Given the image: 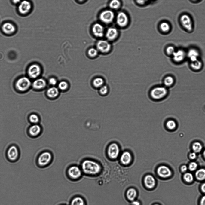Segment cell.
<instances>
[{
	"label": "cell",
	"instance_id": "cell-12",
	"mask_svg": "<svg viewBox=\"0 0 205 205\" xmlns=\"http://www.w3.org/2000/svg\"><path fill=\"white\" fill-rule=\"evenodd\" d=\"M82 170L77 165L70 166L68 170V174L71 178L77 179L79 178L82 175Z\"/></svg>",
	"mask_w": 205,
	"mask_h": 205
},
{
	"label": "cell",
	"instance_id": "cell-18",
	"mask_svg": "<svg viewBox=\"0 0 205 205\" xmlns=\"http://www.w3.org/2000/svg\"><path fill=\"white\" fill-rule=\"evenodd\" d=\"M46 85V83L45 81L42 78H37L35 79L32 84L33 88L36 90L43 89Z\"/></svg>",
	"mask_w": 205,
	"mask_h": 205
},
{
	"label": "cell",
	"instance_id": "cell-37",
	"mask_svg": "<svg viewBox=\"0 0 205 205\" xmlns=\"http://www.w3.org/2000/svg\"><path fill=\"white\" fill-rule=\"evenodd\" d=\"M98 51L97 49L91 48L88 50V53L90 56L91 57H94L96 56L98 54Z\"/></svg>",
	"mask_w": 205,
	"mask_h": 205
},
{
	"label": "cell",
	"instance_id": "cell-13",
	"mask_svg": "<svg viewBox=\"0 0 205 205\" xmlns=\"http://www.w3.org/2000/svg\"><path fill=\"white\" fill-rule=\"evenodd\" d=\"M129 19L127 14L123 12H120L117 14L116 18V22L119 27H124L128 24Z\"/></svg>",
	"mask_w": 205,
	"mask_h": 205
},
{
	"label": "cell",
	"instance_id": "cell-10",
	"mask_svg": "<svg viewBox=\"0 0 205 205\" xmlns=\"http://www.w3.org/2000/svg\"><path fill=\"white\" fill-rule=\"evenodd\" d=\"M91 31L94 36L97 38H101L104 35V28L101 23H95L92 26Z\"/></svg>",
	"mask_w": 205,
	"mask_h": 205
},
{
	"label": "cell",
	"instance_id": "cell-8",
	"mask_svg": "<svg viewBox=\"0 0 205 205\" xmlns=\"http://www.w3.org/2000/svg\"><path fill=\"white\" fill-rule=\"evenodd\" d=\"M96 47L99 51L104 54L109 53L111 52L112 48V46L109 41L102 39L97 41Z\"/></svg>",
	"mask_w": 205,
	"mask_h": 205
},
{
	"label": "cell",
	"instance_id": "cell-27",
	"mask_svg": "<svg viewBox=\"0 0 205 205\" xmlns=\"http://www.w3.org/2000/svg\"><path fill=\"white\" fill-rule=\"evenodd\" d=\"M70 205H85L84 199L79 196L76 197L72 200Z\"/></svg>",
	"mask_w": 205,
	"mask_h": 205
},
{
	"label": "cell",
	"instance_id": "cell-5",
	"mask_svg": "<svg viewBox=\"0 0 205 205\" xmlns=\"http://www.w3.org/2000/svg\"><path fill=\"white\" fill-rule=\"evenodd\" d=\"M27 72L28 77L31 79H35L37 78L41 75V69L38 64L33 63L29 66Z\"/></svg>",
	"mask_w": 205,
	"mask_h": 205
},
{
	"label": "cell",
	"instance_id": "cell-50",
	"mask_svg": "<svg viewBox=\"0 0 205 205\" xmlns=\"http://www.w3.org/2000/svg\"><path fill=\"white\" fill-rule=\"evenodd\" d=\"M77 0L80 2H84L85 0Z\"/></svg>",
	"mask_w": 205,
	"mask_h": 205
},
{
	"label": "cell",
	"instance_id": "cell-4",
	"mask_svg": "<svg viewBox=\"0 0 205 205\" xmlns=\"http://www.w3.org/2000/svg\"><path fill=\"white\" fill-rule=\"evenodd\" d=\"M52 158L53 155L50 152L48 151H44L39 155L38 158V164L41 167H45L50 163Z\"/></svg>",
	"mask_w": 205,
	"mask_h": 205
},
{
	"label": "cell",
	"instance_id": "cell-47",
	"mask_svg": "<svg viewBox=\"0 0 205 205\" xmlns=\"http://www.w3.org/2000/svg\"><path fill=\"white\" fill-rule=\"evenodd\" d=\"M13 2L15 4H19L21 2V0H12Z\"/></svg>",
	"mask_w": 205,
	"mask_h": 205
},
{
	"label": "cell",
	"instance_id": "cell-46",
	"mask_svg": "<svg viewBox=\"0 0 205 205\" xmlns=\"http://www.w3.org/2000/svg\"><path fill=\"white\" fill-rule=\"evenodd\" d=\"M187 170V167L186 165H183L181 168V170L182 172H185Z\"/></svg>",
	"mask_w": 205,
	"mask_h": 205
},
{
	"label": "cell",
	"instance_id": "cell-15",
	"mask_svg": "<svg viewBox=\"0 0 205 205\" xmlns=\"http://www.w3.org/2000/svg\"><path fill=\"white\" fill-rule=\"evenodd\" d=\"M187 57L189 62H192L200 59V53L197 48L191 47L186 51Z\"/></svg>",
	"mask_w": 205,
	"mask_h": 205
},
{
	"label": "cell",
	"instance_id": "cell-41",
	"mask_svg": "<svg viewBox=\"0 0 205 205\" xmlns=\"http://www.w3.org/2000/svg\"><path fill=\"white\" fill-rule=\"evenodd\" d=\"M197 165L195 162H192L190 163L189 166V168L191 171L195 170L197 167Z\"/></svg>",
	"mask_w": 205,
	"mask_h": 205
},
{
	"label": "cell",
	"instance_id": "cell-38",
	"mask_svg": "<svg viewBox=\"0 0 205 205\" xmlns=\"http://www.w3.org/2000/svg\"><path fill=\"white\" fill-rule=\"evenodd\" d=\"M184 180L188 182H191L193 180V177L191 173H185L184 175Z\"/></svg>",
	"mask_w": 205,
	"mask_h": 205
},
{
	"label": "cell",
	"instance_id": "cell-26",
	"mask_svg": "<svg viewBox=\"0 0 205 205\" xmlns=\"http://www.w3.org/2000/svg\"><path fill=\"white\" fill-rule=\"evenodd\" d=\"M59 91L58 89L55 87H50L47 90V93L48 97L51 98L56 97L58 95Z\"/></svg>",
	"mask_w": 205,
	"mask_h": 205
},
{
	"label": "cell",
	"instance_id": "cell-51",
	"mask_svg": "<svg viewBox=\"0 0 205 205\" xmlns=\"http://www.w3.org/2000/svg\"><path fill=\"white\" fill-rule=\"evenodd\" d=\"M203 154L204 157L205 158V150H204V151L203 152Z\"/></svg>",
	"mask_w": 205,
	"mask_h": 205
},
{
	"label": "cell",
	"instance_id": "cell-21",
	"mask_svg": "<svg viewBox=\"0 0 205 205\" xmlns=\"http://www.w3.org/2000/svg\"><path fill=\"white\" fill-rule=\"evenodd\" d=\"M176 79L172 75H169L165 76L163 80V85L168 88L173 87L175 84Z\"/></svg>",
	"mask_w": 205,
	"mask_h": 205
},
{
	"label": "cell",
	"instance_id": "cell-23",
	"mask_svg": "<svg viewBox=\"0 0 205 205\" xmlns=\"http://www.w3.org/2000/svg\"><path fill=\"white\" fill-rule=\"evenodd\" d=\"M145 186L148 188H153L155 185V180L154 177L151 175H147L144 179Z\"/></svg>",
	"mask_w": 205,
	"mask_h": 205
},
{
	"label": "cell",
	"instance_id": "cell-17",
	"mask_svg": "<svg viewBox=\"0 0 205 205\" xmlns=\"http://www.w3.org/2000/svg\"><path fill=\"white\" fill-rule=\"evenodd\" d=\"M19 152L17 147L14 145L11 146L7 151V156L11 161H14L17 158Z\"/></svg>",
	"mask_w": 205,
	"mask_h": 205
},
{
	"label": "cell",
	"instance_id": "cell-30",
	"mask_svg": "<svg viewBox=\"0 0 205 205\" xmlns=\"http://www.w3.org/2000/svg\"><path fill=\"white\" fill-rule=\"evenodd\" d=\"M195 176L197 179L202 180L205 179V169H201L197 170L196 172Z\"/></svg>",
	"mask_w": 205,
	"mask_h": 205
},
{
	"label": "cell",
	"instance_id": "cell-44",
	"mask_svg": "<svg viewBox=\"0 0 205 205\" xmlns=\"http://www.w3.org/2000/svg\"><path fill=\"white\" fill-rule=\"evenodd\" d=\"M136 1L138 4L140 5H143L146 2L144 0H136Z\"/></svg>",
	"mask_w": 205,
	"mask_h": 205
},
{
	"label": "cell",
	"instance_id": "cell-11",
	"mask_svg": "<svg viewBox=\"0 0 205 205\" xmlns=\"http://www.w3.org/2000/svg\"><path fill=\"white\" fill-rule=\"evenodd\" d=\"M107 153L110 158L112 159L116 158L119 153V148L118 144L115 143L110 144L108 148Z\"/></svg>",
	"mask_w": 205,
	"mask_h": 205
},
{
	"label": "cell",
	"instance_id": "cell-49",
	"mask_svg": "<svg viewBox=\"0 0 205 205\" xmlns=\"http://www.w3.org/2000/svg\"><path fill=\"white\" fill-rule=\"evenodd\" d=\"M201 189L202 191L205 193V183L203 184L201 186Z\"/></svg>",
	"mask_w": 205,
	"mask_h": 205
},
{
	"label": "cell",
	"instance_id": "cell-14",
	"mask_svg": "<svg viewBox=\"0 0 205 205\" xmlns=\"http://www.w3.org/2000/svg\"><path fill=\"white\" fill-rule=\"evenodd\" d=\"M32 5L30 2L28 0H24L20 3L18 7V10L19 13L22 14H28L31 11Z\"/></svg>",
	"mask_w": 205,
	"mask_h": 205
},
{
	"label": "cell",
	"instance_id": "cell-24",
	"mask_svg": "<svg viewBox=\"0 0 205 205\" xmlns=\"http://www.w3.org/2000/svg\"><path fill=\"white\" fill-rule=\"evenodd\" d=\"M132 159V156L130 152L125 151L121 154L120 157V161L124 164H128L130 163Z\"/></svg>",
	"mask_w": 205,
	"mask_h": 205
},
{
	"label": "cell",
	"instance_id": "cell-31",
	"mask_svg": "<svg viewBox=\"0 0 205 205\" xmlns=\"http://www.w3.org/2000/svg\"><path fill=\"white\" fill-rule=\"evenodd\" d=\"M104 79L101 77H97L93 81V84L95 87L100 88L104 84Z\"/></svg>",
	"mask_w": 205,
	"mask_h": 205
},
{
	"label": "cell",
	"instance_id": "cell-33",
	"mask_svg": "<svg viewBox=\"0 0 205 205\" xmlns=\"http://www.w3.org/2000/svg\"><path fill=\"white\" fill-rule=\"evenodd\" d=\"M160 28L163 32H166L170 31V25L168 23L166 22H163L161 23Z\"/></svg>",
	"mask_w": 205,
	"mask_h": 205
},
{
	"label": "cell",
	"instance_id": "cell-40",
	"mask_svg": "<svg viewBox=\"0 0 205 205\" xmlns=\"http://www.w3.org/2000/svg\"><path fill=\"white\" fill-rule=\"evenodd\" d=\"M167 127L169 129H173L176 127V124L173 120L168 121L166 124Z\"/></svg>",
	"mask_w": 205,
	"mask_h": 205
},
{
	"label": "cell",
	"instance_id": "cell-36",
	"mask_svg": "<svg viewBox=\"0 0 205 205\" xmlns=\"http://www.w3.org/2000/svg\"><path fill=\"white\" fill-rule=\"evenodd\" d=\"M109 91L108 86L105 85H104L100 88L99 92L102 95H105L107 94Z\"/></svg>",
	"mask_w": 205,
	"mask_h": 205
},
{
	"label": "cell",
	"instance_id": "cell-45",
	"mask_svg": "<svg viewBox=\"0 0 205 205\" xmlns=\"http://www.w3.org/2000/svg\"><path fill=\"white\" fill-rule=\"evenodd\" d=\"M200 205H205V195L203 196L201 199Z\"/></svg>",
	"mask_w": 205,
	"mask_h": 205
},
{
	"label": "cell",
	"instance_id": "cell-20",
	"mask_svg": "<svg viewBox=\"0 0 205 205\" xmlns=\"http://www.w3.org/2000/svg\"><path fill=\"white\" fill-rule=\"evenodd\" d=\"M203 64L201 60L199 59L196 60L189 62V66L191 69L194 72H198L202 69Z\"/></svg>",
	"mask_w": 205,
	"mask_h": 205
},
{
	"label": "cell",
	"instance_id": "cell-34",
	"mask_svg": "<svg viewBox=\"0 0 205 205\" xmlns=\"http://www.w3.org/2000/svg\"><path fill=\"white\" fill-rule=\"evenodd\" d=\"M202 145L199 142H195L192 145V149L195 152H200L202 150Z\"/></svg>",
	"mask_w": 205,
	"mask_h": 205
},
{
	"label": "cell",
	"instance_id": "cell-7",
	"mask_svg": "<svg viewBox=\"0 0 205 205\" xmlns=\"http://www.w3.org/2000/svg\"><path fill=\"white\" fill-rule=\"evenodd\" d=\"M115 14L110 10H106L102 11L99 14V18L103 23L108 24L112 23L114 18Z\"/></svg>",
	"mask_w": 205,
	"mask_h": 205
},
{
	"label": "cell",
	"instance_id": "cell-42",
	"mask_svg": "<svg viewBox=\"0 0 205 205\" xmlns=\"http://www.w3.org/2000/svg\"><path fill=\"white\" fill-rule=\"evenodd\" d=\"M49 83L50 84L54 85L56 84L57 81L55 78H51L49 80Z\"/></svg>",
	"mask_w": 205,
	"mask_h": 205
},
{
	"label": "cell",
	"instance_id": "cell-52",
	"mask_svg": "<svg viewBox=\"0 0 205 205\" xmlns=\"http://www.w3.org/2000/svg\"><path fill=\"white\" fill-rule=\"evenodd\" d=\"M144 0L146 2L148 0Z\"/></svg>",
	"mask_w": 205,
	"mask_h": 205
},
{
	"label": "cell",
	"instance_id": "cell-9",
	"mask_svg": "<svg viewBox=\"0 0 205 205\" xmlns=\"http://www.w3.org/2000/svg\"><path fill=\"white\" fill-rule=\"evenodd\" d=\"M180 20L181 25L185 29L189 32L192 31L193 29L192 21L189 15L186 14L182 15Z\"/></svg>",
	"mask_w": 205,
	"mask_h": 205
},
{
	"label": "cell",
	"instance_id": "cell-32",
	"mask_svg": "<svg viewBox=\"0 0 205 205\" xmlns=\"http://www.w3.org/2000/svg\"><path fill=\"white\" fill-rule=\"evenodd\" d=\"M176 50V49L174 46L170 45L166 48L165 50V53L166 55L171 57Z\"/></svg>",
	"mask_w": 205,
	"mask_h": 205
},
{
	"label": "cell",
	"instance_id": "cell-54",
	"mask_svg": "<svg viewBox=\"0 0 205 205\" xmlns=\"http://www.w3.org/2000/svg\"><path fill=\"white\" fill-rule=\"evenodd\" d=\"M158 205V204H155V205Z\"/></svg>",
	"mask_w": 205,
	"mask_h": 205
},
{
	"label": "cell",
	"instance_id": "cell-48",
	"mask_svg": "<svg viewBox=\"0 0 205 205\" xmlns=\"http://www.w3.org/2000/svg\"><path fill=\"white\" fill-rule=\"evenodd\" d=\"M132 205H140V203L137 201H133L132 203Z\"/></svg>",
	"mask_w": 205,
	"mask_h": 205
},
{
	"label": "cell",
	"instance_id": "cell-2",
	"mask_svg": "<svg viewBox=\"0 0 205 205\" xmlns=\"http://www.w3.org/2000/svg\"><path fill=\"white\" fill-rule=\"evenodd\" d=\"M30 78L25 76L19 77L15 81L14 87L17 91L24 93L28 91L32 86Z\"/></svg>",
	"mask_w": 205,
	"mask_h": 205
},
{
	"label": "cell",
	"instance_id": "cell-3",
	"mask_svg": "<svg viewBox=\"0 0 205 205\" xmlns=\"http://www.w3.org/2000/svg\"><path fill=\"white\" fill-rule=\"evenodd\" d=\"M169 94L168 88L164 86L155 87L151 89L149 94L151 97L155 100H159L166 97Z\"/></svg>",
	"mask_w": 205,
	"mask_h": 205
},
{
	"label": "cell",
	"instance_id": "cell-1",
	"mask_svg": "<svg viewBox=\"0 0 205 205\" xmlns=\"http://www.w3.org/2000/svg\"><path fill=\"white\" fill-rule=\"evenodd\" d=\"M81 169L85 174L94 175L98 174L101 170L100 164L96 161L91 159H87L81 162Z\"/></svg>",
	"mask_w": 205,
	"mask_h": 205
},
{
	"label": "cell",
	"instance_id": "cell-39",
	"mask_svg": "<svg viewBox=\"0 0 205 205\" xmlns=\"http://www.w3.org/2000/svg\"><path fill=\"white\" fill-rule=\"evenodd\" d=\"M58 86L60 89L64 90L68 88V84L66 81H62L59 83Z\"/></svg>",
	"mask_w": 205,
	"mask_h": 205
},
{
	"label": "cell",
	"instance_id": "cell-53",
	"mask_svg": "<svg viewBox=\"0 0 205 205\" xmlns=\"http://www.w3.org/2000/svg\"><path fill=\"white\" fill-rule=\"evenodd\" d=\"M192 0L194 1H197L198 0Z\"/></svg>",
	"mask_w": 205,
	"mask_h": 205
},
{
	"label": "cell",
	"instance_id": "cell-16",
	"mask_svg": "<svg viewBox=\"0 0 205 205\" xmlns=\"http://www.w3.org/2000/svg\"><path fill=\"white\" fill-rule=\"evenodd\" d=\"M118 32L116 28L110 27L107 29L105 36L107 40L109 41H114L118 36Z\"/></svg>",
	"mask_w": 205,
	"mask_h": 205
},
{
	"label": "cell",
	"instance_id": "cell-25",
	"mask_svg": "<svg viewBox=\"0 0 205 205\" xmlns=\"http://www.w3.org/2000/svg\"><path fill=\"white\" fill-rule=\"evenodd\" d=\"M41 131V128L40 125L35 124L32 126L29 129V133L32 136H36L38 135Z\"/></svg>",
	"mask_w": 205,
	"mask_h": 205
},
{
	"label": "cell",
	"instance_id": "cell-43",
	"mask_svg": "<svg viewBox=\"0 0 205 205\" xmlns=\"http://www.w3.org/2000/svg\"><path fill=\"white\" fill-rule=\"evenodd\" d=\"M196 154L195 152L191 153L189 155L190 158L192 159H195L196 158Z\"/></svg>",
	"mask_w": 205,
	"mask_h": 205
},
{
	"label": "cell",
	"instance_id": "cell-35",
	"mask_svg": "<svg viewBox=\"0 0 205 205\" xmlns=\"http://www.w3.org/2000/svg\"><path fill=\"white\" fill-rule=\"evenodd\" d=\"M29 120L31 123L36 124L39 121V119L37 115L35 114H32L29 117Z\"/></svg>",
	"mask_w": 205,
	"mask_h": 205
},
{
	"label": "cell",
	"instance_id": "cell-6",
	"mask_svg": "<svg viewBox=\"0 0 205 205\" xmlns=\"http://www.w3.org/2000/svg\"><path fill=\"white\" fill-rule=\"evenodd\" d=\"M171 57L174 63H181L187 58L186 51L181 48L176 49Z\"/></svg>",
	"mask_w": 205,
	"mask_h": 205
},
{
	"label": "cell",
	"instance_id": "cell-19",
	"mask_svg": "<svg viewBox=\"0 0 205 205\" xmlns=\"http://www.w3.org/2000/svg\"><path fill=\"white\" fill-rule=\"evenodd\" d=\"M2 29L3 32L7 35L13 34L16 30V28L14 25L9 22L4 23L2 26Z\"/></svg>",
	"mask_w": 205,
	"mask_h": 205
},
{
	"label": "cell",
	"instance_id": "cell-22",
	"mask_svg": "<svg viewBox=\"0 0 205 205\" xmlns=\"http://www.w3.org/2000/svg\"><path fill=\"white\" fill-rule=\"evenodd\" d=\"M157 171L158 175L163 178L169 177L172 174L171 171L170 169L165 166H161L159 167Z\"/></svg>",
	"mask_w": 205,
	"mask_h": 205
},
{
	"label": "cell",
	"instance_id": "cell-29",
	"mask_svg": "<svg viewBox=\"0 0 205 205\" xmlns=\"http://www.w3.org/2000/svg\"><path fill=\"white\" fill-rule=\"evenodd\" d=\"M121 6V2L119 0H112L109 4V8L113 9H118Z\"/></svg>",
	"mask_w": 205,
	"mask_h": 205
},
{
	"label": "cell",
	"instance_id": "cell-28",
	"mask_svg": "<svg viewBox=\"0 0 205 205\" xmlns=\"http://www.w3.org/2000/svg\"><path fill=\"white\" fill-rule=\"evenodd\" d=\"M136 195V191L133 188L128 189L127 192V198L131 201L134 200Z\"/></svg>",
	"mask_w": 205,
	"mask_h": 205
}]
</instances>
